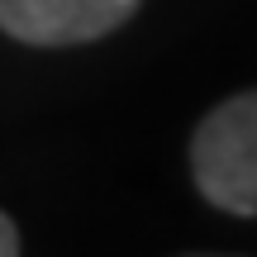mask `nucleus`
Instances as JSON below:
<instances>
[{
  "mask_svg": "<svg viewBox=\"0 0 257 257\" xmlns=\"http://www.w3.org/2000/svg\"><path fill=\"white\" fill-rule=\"evenodd\" d=\"M15 252H19V229L0 214V257H15Z\"/></svg>",
  "mask_w": 257,
  "mask_h": 257,
  "instance_id": "7ed1b4c3",
  "label": "nucleus"
},
{
  "mask_svg": "<svg viewBox=\"0 0 257 257\" xmlns=\"http://www.w3.org/2000/svg\"><path fill=\"white\" fill-rule=\"evenodd\" d=\"M138 5L143 0H0V29L34 48H67L114 34Z\"/></svg>",
  "mask_w": 257,
  "mask_h": 257,
  "instance_id": "f03ea898",
  "label": "nucleus"
},
{
  "mask_svg": "<svg viewBox=\"0 0 257 257\" xmlns=\"http://www.w3.org/2000/svg\"><path fill=\"white\" fill-rule=\"evenodd\" d=\"M191 172L210 205L257 214V91L214 105L191 138Z\"/></svg>",
  "mask_w": 257,
  "mask_h": 257,
  "instance_id": "f257e3e1",
  "label": "nucleus"
}]
</instances>
